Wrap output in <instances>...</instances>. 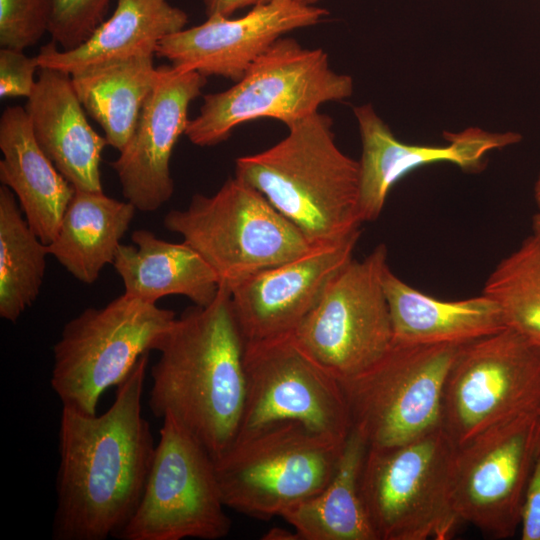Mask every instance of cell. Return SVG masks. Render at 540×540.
I'll use <instances>...</instances> for the list:
<instances>
[{"label":"cell","instance_id":"cell-28","mask_svg":"<svg viewBox=\"0 0 540 540\" xmlns=\"http://www.w3.org/2000/svg\"><path fill=\"white\" fill-rule=\"evenodd\" d=\"M482 293L497 303L507 328L540 348V241L534 235L495 266Z\"/></svg>","mask_w":540,"mask_h":540},{"label":"cell","instance_id":"cell-22","mask_svg":"<svg viewBox=\"0 0 540 540\" xmlns=\"http://www.w3.org/2000/svg\"><path fill=\"white\" fill-rule=\"evenodd\" d=\"M382 281L396 343L465 344L507 328L497 303L483 293L440 300L405 283L388 265Z\"/></svg>","mask_w":540,"mask_h":540},{"label":"cell","instance_id":"cell-6","mask_svg":"<svg viewBox=\"0 0 540 540\" xmlns=\"http://www.w3.org/2000/svg\"><path fill=\"white\" fill-rule=\"evenodd\" d=\"M458 445L441 426L412 441L368 448L359 480L378 540H446L460 520L452 506Z\"/></svg>","mask_w":540,"mask_h":540},{"label":"cell","instance_id":"cell-17","mask_svg":"<svg viewBox=\"0 0 540 540\" xmlns=\"http://www.w3.org/2000/svg\"><path fill=\"white\" fill-rule=\"evenodd\" d=\"M360 231L262 270L230 290L245 342L293 333L333 278L353 259Z\"/></svg>","mask_w":540,"mask_h":540},{"label":"cell","instance_id":"cell-36","mask_svg":"<svg viewBox=\"0 0 540 540\" xmlns=\"http://www.w3.org/2000/svg\"><path fill=\"white\" fill-rule=\"evenodd\" d=\"M534 198L536 201V204L540 210V172L538 174L537 180L535 182L534 186Z\"/></svg>","mask_w":540,"mask_h":540},{"label":"cell","instance_id":"cell-9","mask_svg":"<svg viewBox=\"0 0 540 540\" xmlns=\"http://www.w3.org/2000/svg\"><path fill=\"white\" fill-rule=\"evenodd\" d=\"M461 345L394 342L371 367L339 380L351 429L368 448L400 445L442 426L445 384Z\"/></svg>","mask_w":540,"mask_h":540},{"label":"cell","instance_id":"cell-19","mask_svg":"<svg viewBox=\"0 0 540 540\" xmlns=\"http://www.w3.org/2000/svg\"><path fill=\"white\" fill-rule=\"evenodd\" d=\"M25 110L40 148L77 190H102L100 162L108 145L89 124L71 75L41 68Z\"/></svg>","mask_w":540,"mask_h":540},{"label":"cell","instance_id":"cell-18","mask_svg":"<svg viewBox=\"0 0 540 540\" xmlns=\"http://www.w3.org/2000/svg\"><path fill=\"white\" fill-rule=\"evenodd\" d=\"M362 143L359 160V207L363 222L376 220L392 187L411 171L438 162H451L463 171L480 172L484 156L520 142L517 132L493 133L468 128L444 132L447 145H417L398 140L371 104L353 109Z\"/></svg>","mask_w":540,"mask_h":540},{"label":"cell","instance_id":"cell-2","mask_svg":"<svg viewBox=\"0 0 540 540\" xmlns=\"http://www.w3.org/2000/svg\"><path fill=\"white\" fill-rule=\"evenodd\" d=\"M245 341L230 291L220 285L208 306H191L156 341L149 407L172 417L215 461L234 444L242 422Z\"/></svg>","mask_w":540,"mask_h":540},{"label":"cell","instance_id":"cell-3","mask_svg":"<svg viewBox=\"0 0 540 540\" xmlns=\"http://www.w3.org/2000/svg\"><path fill=\"white\" fill-rule=\"evenodd\" d=\"M332 126V119L318 111L288 127L275 145L235 161V176L313 245L345 239L363 223L359 161L339 149Z\"/></svg>","mask_w":540,"mask_h":540},{"label":"cell","instance_id":"cell-33","mask_svg":"<svg viewBox=\"0 0 540 540\" xmlns=\"http://www.w3.org/2000/svg\"><path fill=\"white\" fill-rule=\"evenodd\" d=\"M206 16H212L215 14L223 16H232L234 12L253 7L258 4H264L272 0H200ZM307 5H318V3L324 0H297Z\"/></svg>","mask_w":540,"mask_h":540},{"label":"cell","instance_id":"cell-8","mask_svg":"<svg viewBox=\"0 0 540 540\" xmlns=\"http://www.w3.org/2000/svg\"><path fill=\"white\" fill-rule=\"evenodd\" d=\"M176 314L123 293L101 308H87L69 320L53 346L50 384L62 407L97 414L103 393L117 386Z\"/></svg>","mask_w":540,"mask_h":540},{"label":"cell","instance_id":"cell-35","mask_svg":"<svg viewBox=\"0 0 540 540\" xmlns=\"http://www.w3.org/2000/svg\"><path fill=\"white\" fill-rule=\"evenodd\" d=\"M532 235L540 241V211L532 217Z\"/></svg>","mask_w":540,"mask_h":540},{"label":"cell","instance_id":"cell-30","mask_svg":"<svg viewBox=\"0 0 540 540\" xmlns=\"http://www.w3.org/2000/svg\"><path fill=\"white\" fill-rule=\"evenodd\" d=\"M51 0H0V45L23 51L48 32Z\"/></svg>","mask_w":540,"mask_h":540},{"label":"cell","instance_id":"cell-20","mask_svg":"<svg viewBox=\"0 0 540 540\" xmlns=\"http://www.w3.org/2000/svg\"><path fill=\"white\" fill-rule=\"evenodd\" d=\"M0 150L1 183L15 194L28 224L49 245L75 188L40 148L25 108L9 106L3 111Z\"/></svg>","mask_w":540,"mask_h":540},{"label":"cell","instance_id":"cell-29","mask_svg":"<svg viewBox=\"0 0 540 540\" xmlns=\"http://www.w3.org/2000/svg\"><path fill=\"white\" fill-rule=\"evenodd\" d=\"M48 33L60 50L82 45L104 21L110 0H51Z\"/></svg>","mask_w":540,"mask_h":540},{"label":"cell","instance_id":"cell-13","mask_svg":"<svg viewBox=\"0 0 540 540\" xmlns=\"http://www.w3.org/2000/svg\"><path fill=\"white\" fill-rule=\"evenodd\" d=\"M244 369L245 405L236 440L279 422L346 440L351 421L340 381L293 333L245 342Z\"/></svg>","mask_w":540,"mask_h":540},{"label":"cell","instance_id":"cell-4","mask_svg":"<svg viewBox=\"0 0 540 540\" xmlns=\"http://www.w3.org/2000/svg\"><path fill=\"white\" fill-rule=\"evenodd\" d=\"M353 93V79L330 67L321 48H305L296 39L275 41L230 88L206 94L185 135L201 147L217 145L249 121L275 119L290 127L318 112L327 102Z\"/></svg>","mask_w":540,"mask_h":540},{"label":"cell","instance_id":"cell-23","mask_svg":"<svg viewBox=\"0 0 540 540\" xmlns=\"http://www.w3.org/2000/svg\"><path fill=\"white\" fill-rule=\"evenodd\" d=\"M131 240L134 245H119L112 263L126 295L152 304L169 295L203 307L214 301L219 279L190 245L165 241L146 229L135 230Z\"/></svg>","mask_w":540,"mask_h":540},{"label":"cell","instance_id":"cell-15","mask_svg":"<svg viewBox=\"0 0 540 540\" xmlns=\"http://www.w3.org/2000/svg\"><path fill=\"white\" fill-rule=\"evenodd\" d=\"M328 15L329 11L318 5L272 0L251 7L237 18L208 16L202 24L163 38L155 55L170 61L179 71L236 82L279 38L317 25Z\"/></svg>","mask_w":540,"mask_h":540},{"label":"cell","instance_id":"cell-5","mask_svg":"<svg viewBox=\"0 0 540 540\" xmlns=\"http://www.w3.org/2000/svg\"><path fill=\"white\" fill-rule=\"evenodd\" d=\"M163 224L204 258L229 291L315 246L259 191L235 175L213 195L195 194L187 208L170 210Z\"/></svg>","mask_w":540,"mask_h":540},{"label":"cell","instance_id":"cell-21","mask_svg":"<svg viewBox=\"0 0 540 540\" xmlns=\"http://www.w3.org/2000/svg\"><path fill=\"white\" fill-rule=\"evenodd\" d=\"M187 23V13L169 0H117L112 15L82 45L60 50L50 42L36 56L41 68L73 75L139 55H155L158 43Z\"/></svg>","mask_w":540,"mask_h":540},{"label":"cell","instance_id":"cell-25","mask_svg":"<svg viewBox=\"0 0 540 540\" xmlns=\"http://www.w3.org/2000/svg\"><path fill=\"white\" fill-rule=\"evenodd\" d=\"M367 449L361 435L351 429L326 487L281 516L300 540H378L359 488Z\"/></svg>","mask_w":540,"mask_h":540},{"label":"cell","instance_id":"cell-14","mask_svg":"<svg viewBox=\"0 0 540 540\" xmlns=\"http://www.w3.org/2000/svg\"><path fill=\"white\" fill-rule=\"evenodd\" d=\"M539 456L538 413L502 422L458 446L451 499L460 522L496 539L513 537Z\"/></svg>","mask_w":540,"mask_h":540},{"label":"cell","instance_id":"cell-32","mask_svg":"<svg viewBox=\"0 0 540 540\" xmlns=\"http://www.w3.org/2000/svg\"><path fill=\"white\" fill-rule=\"evenodd\" d=\"M519 527L522 540H540V456L525 492Z\"/></svg>","mask_w":540,"mask_h":540},{"label":"cell","instance_id":"cell-27","mask_svg":"<svg viewBox=\"0 0 540 540\" xmlns=\"http://www.w3.org/2000/svg\"><path fill=\"white\" fill-rule=\"evenodd\" d=\"M15 197L0 187V317L12 323L37 299L50 255Z\"/></svg>","mask_w":540,"mask_h":540},{"label":"cell","instance_id":"cell-34","mask_svg":"<svg viewBox=\"0 0 540 540\" xmlns=\"http://www.w3.org/2000/svg\"><path fill=\"white\" fill-rule=\"evenodd\" d=\"M263 540H300L297 532L280 527L271 528L262 537Z\"/></svg>","mask_w":540,"mask_h":540},{"label":"cell","instance_id":"cell-24","mask_svg":"<svg viewBox=\"0 0 540 540\" xmlns=\"http://www.w3.org/2000/svg\"><path fill=\"white\" fill-rule=\"evenodd\" d=\"M135 206L100 192L75 189L63 214L49 254L77 280L92 284L113 263L129 229Z\"/></svg>","mask_w":540,"mask_h":540},{"label":"cell","instance_id":"cell-12","mask_svg":"<svg viewBox=\"0 0 540 540\" xmlns=\"http://www.w3.org/2000/svg\"><path fill=\"white\" fill-rule=\"evenodd\" d=\"M387 265L384 244L352 259L293 332L298 345L339 380L371 367L394 343L382 281Z\"/></svg>","mask_w":540,"mask_h":540},{"label":"cell","instance_id":"cell-10","mask_svg":"<svg viewBox=\"0 0 540 540\" xmlns=\"http://www.w3.org/2000/svg\"><path fill=\"white\" fill-rule=\"evenodd\" d=\"M540 414V348L505 328L460 346L443 396L442 427L458 445L517 416Z\"/></svg>","mask_w":540,"mask_h":540},{"label":"cell","instance_id":"cell-31","mask_svg":"<svg viewBox=\"0 0 540 540\" xmlns=\"http://www.w3.org/2000/svg\"><path fill=\"white\" fill-rule=\"evenodd\" d=\"M41 69L37 56H26L23 51L2 47L0 50V97H30Z\"/></svg>","mask_w":540,"mask_h":540},{"label":"cell","instance_id":"cell-26","mask_svg":"<svg viewBox=\"0 0 540 540\" xmlns=\"http://www.w3.org/2000/svg\"><path fill=\"white\" fill-rule=\"evenodd\" d=\"M154 54L92 67L71 75L86 112L119 152L131 137L145 101L158 79Z\"/></svg>","mask_w":540,"mask_h":540},{"label":"cell","instance_id":"cell-16","mask_svg":"<svg viewBox=\"0 0 540 540\" xmlns=\"http://www.w3.org/2000/svg\"><path fill=\"white\" fill-rule=\"evenodd\" d=\"M158 71L131 137L111 163L124 198L143 212L159 209L173 195L170 159L185 134L189 106L207 83L202 74L171 64L158 66Z\"/></svg>","mask_w":540,"mask_h":540},{"label":"cell","instance_id":"cell-7","mask_svg":"<svg viewBox=\"0 0 540 540\" xmlns=\"http://www.w3.org/2000/svg\"><path fill=\"white\" fill-rule=\"evenodd\" d=\"M345 440L297 422H279L240 438L214 461L227 508L269 520L322 491Z\"/></svg>","mask_w":540,"mask_h":540},{"label":"cell","instance_id":"cell-1","mask_svg":"<svg viewBox=\"0 0 540 540\" xmlns=\"http://www.w3.org/2000/svg\"><path fill=\"white\" fill-rule=\"evenodd\" d=\"M149 354L117 385L104 413L88 415L62 407L54 539L117 538L135 513L156 450L142 414Z\"/></svg>","mask_w":540,"mask_h":540},{"label":"cell","instance_id":"cell-11","mask_svg":"<svg viewBox=\"0 0 540 540\" xmlns=\"http://www.w3.org/2000/svg\"><path fill=\"white\" fill-rule=\"evenodd\" d=\"M141 501L122 540H217L231 529L214 460L172 417L165 416Z\"/></svg>","mask_w":540,"mask_h":540}]
</instances>
